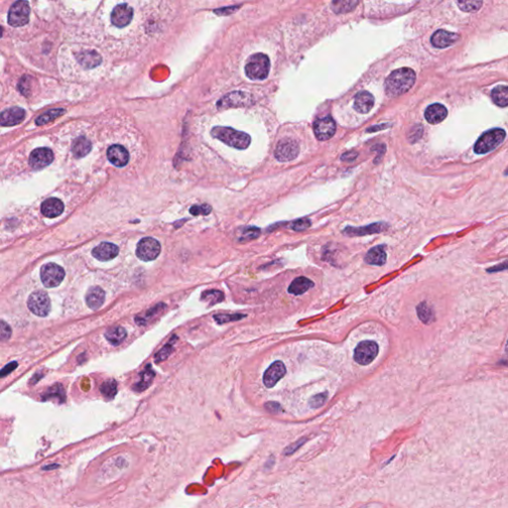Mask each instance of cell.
<instances>
[{"mask_svg": "<svg viewBox=\"0 0 508 508\" xmlns=\"http://www.w3.org/2000/svg\"><path fill=\"white\" fill-rule=\"evenodd\" d=\"M133 18V9L126 3L116 6L112 12V23L118 28H123L130 24Z\"/></svg>", "mask_w": 508, "mask_h": 508, "instance_id": "obj_12", "label": "cell"}, {"mask_svg": "<svg viewBox=\"0 0 508 508\" xmlns=\"http://www.w3.org/2000/svg\"><path fill=\"white\" fill-rule=\"evenodd\" d=\"M374 105V97L371 93L362 91L356 93L353 107L359 114H369Z\"/></svg>", "mask_w": 508, "mask_h": 508, "instance_id": "obj_20", "label": "cell"}, {"mask_svg": "<svg viewBox=\"0 0 508 508\" xmlns=\"http://www.w3.org/2000/svg\"><path fill=\"white\" fill-rule=\"evenodd\" d=\"M40 276L45 287L54 288L59 286L64 280L65 270L55 263H48L42 266Z\"/></svg>", "mask_w": 508, "mask_h": 508, "instance_id": "obj_9", "label": "cell"}, {"mask_svg": "<svg viewBox=\"0 0 508 508\" xmlns=\"http://www.w3.org/2000/svg\"><path fill=\"white\" fill-rule=\"evenodd\" d=\"M161 252V245L153 237L142 238L136 247V255L143 261H151L156 259Z\"/></svg>", "mask_w": 508, "mask_h": 508, "instance_id": "obj_10", "label": "cell"}, {"mask_svg": "<svg viewBox=\"0 0 508 508\" xmlns=\"http://www.w3.org/2000/svg\"><path fill=\"white\" fill-rule=\"evenodd\" d=\"M105 298V293L104 291L97 286L91 287L87 293L86 301L87 305L92 309V310H97L100 308L104 302Z\"/></svg>", "mask_w": 508, "mask_h": 508, "instance_id": "obj_25", "label": "cell"}, {"mask_svg": "<svg viewBox=\"0 0 508 508\" xmlns=\"http://www.w3.org/2000/svg\"><path fill=\"white\" fill-rule=\"evenodd\" d=\"M211 210V208L208 205H202V206H194L190 208V212L194 215H199V214H208Z\"/></svg>", "mask_w": 508, "mask_h": 508, "instance_id": "obj_44", "label": "cell"}, {"mask_svg": "<svg viewBox=\"0 0 508 508\" xmlns=\"http://www.w3.org/2000/svg\"><path fill=\"white\" fill-rule=\"evenodd\" d=\"M286 368L280 360L273 362L263 375V383L267 388H271L277 384L278 381L285 375Z\"/></svg>", "mask_w": 508, "mask_h": 508, "instance_id": "obj_14", "label": "cell"}, {"mask_svg": "<svg viewBox=\"0 0 508 508\" xmlns=\"http://www.w3.org/2000/svg\"><path fill=\"white\" fill-rule=\"evenodd\" d=\"M100 392L106 398H114L117 392V384L115 380H106L100 386Z\"/></svg>", "mask_w": 508, "mask_h": 508, "instance_id": "obj_36", "label": "cell"}, {"mask_svg": "<svg viewBox=\"0 0 508 508\" xmlns=\"http://www.w3.org/2000/svg\"><path fill=\"white\" fill-rule=\"evenodd\" d=\"M65 206L63 202L57 198H51L46 200L42 206H41V211L43 215H45L49 219L57 217L61 215L64 211Z\"/></svg>", "mask_w": 508, "mask_h": 508, "instance_id": "obj_22", "label": "cell"}, {"mask_svg": "<svg viewBox=\"0 0 508 508\" xmlns=\"http://www.w3.org/2000/svg\"><path fill=\"white\" fill-rule=\"evenodd\" d=\"M457 3L464 12H476L482 7L483 0H457Z\"/></svg>", "mask_w": 508, "mask_h": 508, "instance_id": "obj_35", "label": "cell"}, {"mask_svg": "<svg viewBox=\"0 0 508 508\" xmlns=\"http://www.w3.org/2000/svg\"><path fill=\"white\" fill-rule=\"evenodd\" d=\"M504 174H505V175H508V168L506 170H505V173H504Z\"/></svg>", "mask_w": 508, "mask_h": 508, "instance_id": "obj_51", "label": "cell"}, {"mask_svg": "<svg viewBox=\"0 0 508 508\" xmlns=\"http://www.w3.org/2000/svg\"><path fill=\"white\" fill-rule=\"evenodd\" d=\"M154 376H155V372L154 370H152L149 366L145 369L144 371H142L140 373V379H139L138 382L136 383L135 385V389L134 390H137V391H143L145 389H147L150 384L152 383L153 379H154Z\"/></svg>", "mask_w": 508, "mask_h": 508, "instance_id": "obj_31", "label": "cell"}, {"mask_svg": "<svg viewBox=\"0 0 508 508\" xmlns=\"http://www.w3.org/2000/svg\"><path fill=\"white\" fill-rule=\"evenodd\" d=\"M423 128L421 126H416L414 127L412 130H411V134L409 135V138L411 141L415 142L416 140L420 138L422 136V133H423Z\"/></svg>", "mask_w": 508, "mask_h": 508, "instance_id": "obj_47", "label": "cell"}, {"mask_svg": "<svg viewBox=\"0 0 508 508\" xmlns=\"http://www.w3.org/2000/svg\"><path fill=\"white\" fill-rule=\"evenodd\" d=\"M242 317H244V315H216L214 316V320L220 323H227V322H231V321H236V320H240L242 319Z\"/></svg>", "mask_w": 508, "mask_h": 508, "instance_id": "obj_42", "label": "cell"}, {"mask_svg": "<svg viewBox=\"0 0 508 508\" xmlns=\"http://www.w3.org/2000/svg\"><path fill=\"white\" fill-rule=\"evenodd\" d=\"M448 115L447 108L441 103H434L427 107L425 112V118L431 124L442 122Z\"/></svg>", "mask_w": 508, "mask_h": 508, "instance_id": "obj_23", "label": "cell"}, {"mask_svg": "<svg viewBox=\"0 0 508 508\" xmlns=\"http://www.w3.org/2000/svg\"><path fill=\"white\" fill-rule=\"evenodd\" d=\"M259 233H260V230L257 228H254V227L246 228L242 231V234H241V237L239 238V240L240 241L252 240L254 238L259 236Z\"/></svg>", "mask_w": 508, "mask_h": 508, "instance_id": "obj_37", "label": "cell"}, {"mask_svg": "<svg viewBox=\"0 0 508 508\" xmlns=\"http://www.w3.org/2000/svg\"><path fill=\"white\" fill-rule=\"evenodd\" d=\"M310 227H311V221L309 219H301L295 221L292 224L291 229L296 231H302L309 229Z\"/></svg>", "mask_w": 508, "mask_h": 508, "instance_id": "obj_41", "label": "cell"}, {"mask_svg": "<svg viewBox=\"0 0 508 508\" xmlns=\"http://www.w3.org/2000/svg\"><path fill=\"white\" fill-rule=\"evenodd\" d=\"M505 136V131L500 128H493L486 131L475 144V152L482 155L494 150L504 141Z\"/></svg>", "mask_w": 508, "mask_h": 508, "instance_id": "obj_4", "label": "cell"}, {"mask_svg": "<svg viewBox=\"0 0 508 508\" xmlns=\"http://www.w3.org/2000/svg\"><path fill=\"white\" fill-rule=\"evenodd\" d=\"M417 314L419 319L426 324H429L435 320L434 311L426 302H422L417 306Z\"/></svg>", "mask_w": 508, "mask_h": 508, "instance_id": "obj_33", "label": "cell"}, {"mask_svg": "<svg viewBox=\"0 0 508 508\" xmlns=\"http://www.w3.org/2000/svg\"><path fill=\"white\" fill-rule=\"evenodd\" d=\"M357 4L358 0H333L332 9L337 14H346L352 11Z\"/></svg>", "mask_w": 508, "mask_h": 508, "instance_id": "obj_30", "label": "cell"}, {"mask_svg": "<svg viewBox=\"0 0 508 508\" xmlns=\"http://www.w3.org/2000/svg\"><path fill=\"white\" fill-rule=\"evenodd\" d=\"M385 248V245H377L372 247L366 255V262L370 265L376 266H382L383 264H385L387 257Z\"/></svg>", "mask_w": 508, "mask_h": 508, "instance_id": "obj_24", "label": "cell"}, {"mask_svg": "<svg viewBox=\"0 0 508 508\" xmlns=\"http://www.w3.org/2000/svg\"><path fill=\"white\" fill-rule=\"evenodd\" d=\"M16 368H17V362H16V361H12V362H10V364L6 365V366L2 369V370H1V377H4V376H6L7 374L11 373V372H12L13 370H15Z\"/></svg>", "mask_w": 508, "mask_h": 508, "instance_id": "obj_46", "label": "cell"}, {"mask_svg": "<svg viewBox=\"0 0 508 508\" xmlns=\"http://www.w3.org/2000/svg\"><path fill=\"white\" fill-rule=\"evenodd\" d=\"M460 36L455 33H450L448 31L438 30L435 32L431 38L432 45L436 48H447L453 45L459 40Z\"/></svg>", "mask_w": 508, "mask_h": 508, "instance_id": "obj_21", "label": "cell"}, {"mask_svg": "<svg viewBox=\"0 0 508 508\" xmlns=\"http://www.w3.org/2000/svg\"><path fill=\"white\" fill-rule=\"evenodd\" d=\"M203 299L210 301L211 304H215V303H220L221 301L224 300V294L221 291H216V290L208 291V292H205L203 294Z\"/></svg>", "mask_w": 508, "mask_h": 508, "instance_id": "obj_38", "label": "cell"}, {"mask_svg": "<svg viewBox=\"0 0 508 508\" xmlns=\"http://www.w3.org/2000/svg\"><path fill=\"white\" fill-rule=\"evenodd\" d=\"M92 150V142L89 139L82 136L76 139L71 146V152L76 158H83L87 156Z\"/></svg>", "mask_w": 508, "mask_h": 508, "instance_id": "obj_27", "label": "cell"}, {"mask_svg": "<svg viewBox=\"0 0 508 508\" xmlns=\"http://www.w3.org/2000/svg\"><path fill=\"white\" fill-rule=\"evenodd\" d=\"M251 95L241 92H234L229 93L217 103L219 107H231V106H241L248 105L250 103Z\"/></svg>", "mask_w": 508, "mask_h": 508, "instance_id": "obj_15", "label": "cell"}, {"mask_svg": "<svg viewBox=\"0 0 508 508\" xmlns=\"http://www.w3.org/2000/svg\"><path fill=\"white\" fill-rule=\"evenodd\" d=\"M76 59L86 69H93L102 62L101 56L93 50H86L77 54Z\"/></svg>", "mask_w": 508, "mask_h": 508, "instance_id": "obj_18", "label": "cell"}, {"mask_svg": "<svg viewBox=\"0 0 508 508\" xmlns=\"http://www.w3.org/2000/svg\"><path fill=\"white\" fill-rule=\"evenodd\" d=\"M491 97L493 102L500 106L505 107L508 105V87L506 86H498L492 90Z\"/></svg>", "mask_w": 508, "mask_h": 508, "instance_id": "obj_32", "label": "cell"}, {"mask_svg": "<svg viewBox=\"0 0 508 508\" xmlns=\"http://www.w3.org/2000/svg\"><path fill=\"white\" fill-rule=\"evenodd\" d=\"M299 145L294 139H281L274 151V156L279 162H290L299 155Z\"/></svg>", "mask_w": 508, "mask_h": 508, "instance_id": "obj_6", "label": "cell"}, {"mask_svg": "<svg viewBox=\"0 0 508 508\" xmlns=\"http://www.w3.org/2000/svg\"><path fill=\"white\" fill-rule=\"evenodd\" d=\"M415 71L409 68L395 69L385 80V92L390 97L407 93L415 84Z\"/></svg>", "mask_w": 508, "mask_h": 508, "instance_id": "obj_1", "label": "cell"}, {"mask_svg": "<svg viewBox=\"0 0 508 508\" xmlns=\"http://www.w3.org/2000/svg\"><path fill=\"white\" fill-rule=\"evenodd\" d=\"M211 135L212 137L221 140L227 145L240 150L246 149L251 142V138L247 133L237 131L231 127L216 126L212 128Z\"/></svg>", "mask_w": 508, "mask_h": 508, "instance_id": "obj_2", "label": "cell"}, {"mask_svg": "<svg viewBox=\"0 0 508 508\" xmlns=\"http://www.w3.org/2000/svg\"><path fill=\"white\" fill-rule=\"evenodd\" d=\"M104 336L111 345L118 346L119 344H121L124 341V339L127 336V333H126L124 328H122L120 325H115V326L110 328L105 332Z\"/></svg>", "mask_w": 508, "mask_h": 508, "instance_id": "obj_28", "label": "cell"}, {"mask_svg": "<svg viewBox=\"0 0 508 508\" xmlns=\"http://www.w3.org/2000/svg\"><path fill=\"white\" fill-rule=\"evenodd\" d=\"M506 352H507L508 353V341H507V344H506Z\"/></svg>", "mask_w": 508, "mask_h": 508, "instance_id": "obj_52", "label": "cell"}, {"mask_svg": "<svg viewBox=\"0 0 508 508\" xmlns=\"http://www.w3.org/2000/svg\"><path fill=\"white\" fill-rule=\"evenodd\" d=\"M314 285H315L314 282L309 278L301 276L293 280V282L290 284L288 288V292L293 295H302L311 288H313Z\"/></svg>", "mask_w": 508, "mask_h": 508, "instance_id": "obj_26", "label": "cell"}, {"mask_svg": "<svg viewBox=\"0 0 508 508\" xmlns=\"http://www.w3.org/2000/svg\"><path fill=\"white\" fill-rule=\"evenodd\" d=\"M25 111L21 107H11L2 112L0 122L3 126H13L23 121Z\"/></svg>", "mask_w": 508, "mask_h": 508, "instance_id": "obj_19", "label": "cell"}, {"mask_svg": "<svg viewBox=\"0 0 508 508\" xmlns=\"http://www.w3.org/2000/svg\"><path fill=\"white\" fill-rule=\"evenodd\" d=\"M326 397H328V394L326 393H320V394H317L315 396H313L310 401H309V404L312 408H320L322 407L323 405V403L325 402L326 400Z\"/></svg>", "mask_w": 508, "mask_h": 508, "instance_id": "obj_39", "label": "cell"}, {"mask_svg": "<svg viewBox=\"0 0 508 508\" xmlns=\"http://www.w3.org/2000/svg\"><path fill=\"white\" fill-rule=\"evenodd\" d=\"M27 305L29 310L39 317H46L51 310V301L48 294L43 291H36L32 293L28 301Z\"/></svg>", "mask_w": 508, "mask_h": 508, "instance_id": "obj_8", "label": "cell"}, {"mask_svg": "<svg viewBox=\"0 0 508 508\" xmlns=\"http://www.w3.org/2000/svg\"><path fill=\"white\" fill-rule=\"evenodd\" d=\"M31 81H32V79H31L30 77L25 76V77H23V78L21 79V81H20V83H19V86H18V87H19V90H20V92L23 93V94H25V95H27V94H28V90H29V88H28V87H29V85H30Z\"/></svg>", "mask_w": 508, "mask_h": 508, "instance_id": "obj_45", "label": "cell"}, {"mask_svg": "<svg viewBox=\"0 0 508 508\" xmlns=\"http://www.w3.org/2000/svg\"><path fill=\"white\" fill-rule=\"evenodd\" d=\"M386 229V226L384 224H373L368 226L366 228H359V229H353V228H347L344 232L347 233V235L351 236H359V235H368L372 233H378L384 231Z\"/></svg>", "mask_w": 508, "mask_h": 508, "instance_id": "obj_29", "label": "cell"}, {"mask_svg": "<svg viewBox=\"0 0 508 508\" xmlns=\"http://www.w3.org/2000/svg\"><path fill=\"white\" fill-rule=\"evenodd\" d=\"M357 156H358L357 152H355V151H348V152H346V153L343 154V156H342L341 159H342V161L353 162L357 158Z\"/></svg>", "mask_w": 508, "mask_h": 508, "instance_id": "obj_48", "label": "cell"}, {"mask_svg": "<svg viewBox=\"0 0 508 508\" xmlns=\"http://www.w3.org/2000/svg\"><path fill=\"white\" fill-rule=\"evenodd\" d=\"M336 122L331 116L319 118L314 123L315 135L322 141L332 138L336 133Z\"/></svg>", "mask_w": 508, "mask_h": 508, "instance_id": "obj_11", "label": "cell"}, {"mask_svg": "<svg viewBox=\"0 0 508 508\" xmlns=\"http://www.w3.org/2000/svg\"><path fill=\"white\" fill-rule=\"evenodd\" d=\"M378 354V345L373 341H364L357 345L354 349L353 358L361 366L371 364Z\"/></svg>", "mask_w": 508, "mask_h": 508, "instance_id": "obj_7", "label": "cell"}, {"mask_svg": "<svg viewBox=\"0 0 508 508\" xmlns=\"http://www.w3.org/2000/svg\"><path fill=\"white\" fill-rule=\"evenodd\" d=\"M235 9H236L235 7H225V8H221L219 10H214V13H216L219 15H229L232 12H234Z\"/></svg>", "mask_w": 508, "mask_h": 508, "instance_id": "obj_50", "label": "cell"}, {"mask_svg": "<svg viewBox=\"0 0 508 508\" xmlns=\"http://www.w3.org/2000/svg\"><path fill=\"white\" fill-rule=\"evenodd\" d=\"M119 248L111 242H101L93 250V256L99 261H110L117 256Z\"/></svg>", "mask_w": 508, "mask_h": 508, "instance_id": "obj_16", "label": "cell"}, {"mask_svg": "<svg viewBox=\"0 0 508 508\" xmlns=\"http://www.w3.org/2000/svg\"><path fill=\"white\" fill-rule=\"evenodd\" d=\"M30 5L27 0H18L12 4L8 12V24L12 27H21L29 22Z\"/></svg>", "mask_w": 508, "mask_h": 508, "instance_id": "obj_5", "label": "cell"}, {"mask_svg": "<svg viewBox=\"0 0 508 508\" xmlns=\"http://www.w3.org/2000/svg\"><path fill=\"white\" fill-rule=\"evenodd\" d=\"M107 159L116 167H124L129 161V154L123 146L113 145L107 150Z\"/></svg>", "mask_w": 508, "mask_h": 508, "instance_id": "obj_17", "label": "cell"}, {"mask_svg": "<svg viewBox=\"0 0 508 508\" xmlns=\"http://www.w3.org/2000/svg\"><path fill=\"white\" fill-rule=\"evenodd\" d=\"M173 344H174V342H173V341H170V343H169L168 345H166L165 347H163L161 350H160V351L156 354V356H155V360H156V362H161V361H163L164 359H166V358L169 356V354H170V353H171V351H172V346H173Z\"/></svg>", "mask_w": 508, "mask_h": 508, "instance_id": "obj_40", "label": "cell"}, {"mask_svg": "<svg viewBox=\"0 0 508 508\" xmlns=\"http://www.w3.org/2000/svg\"><path fill=\"white\" fill-rule=\"evenodd\" d=\"M508 269V260L501 263V264H498L494 267H491L489 269H487V272H498V271H503V270H507Z\"/></svg>", "mask_w": 508, "mask_h": 508, "instance_id": "obj_49", "label": "cell"}, {"mask_svg": "<svg viewBox=\"0 0 508 508\" xmlns=\"http://www.w3.org/2000/svg\"><path fill=\"white\" fill-rule=\"evenodd\" d=\"M270 70L269 58L262 53L250 56L245 65V74L252 81H262L268 77Z\"/></svg>", "mask_w": 508, "mask_h": 508, "instance_id": "obj_3", "label": "cell"}, {"mask_svg": "<svg viewBox=\"0 0 508 508\" xmlns=\"http://www.w3.org/2000/svg\"><path fill=\"white\" fill-rule=\"evenodd\" d=\"M11 334H12V331H11L10 325L8 323H5L4 321H1V325H0V338H1V341L5 342V341L9 340L10 337H11Z\"/></svg>", "mask_w": 508, "mask_h": 508, "instance_id": "obj_43", "label": "cell"}, {"mask_svg": "<svg viewBox=\"0 0 508 508\" xmlns=\"http://www.w3.org/2000/svg\"><path fill=\"white\" fill-rule=\"evenodd\" d=\"M65 114H66V111L64 108L51 110V111L47 112L45 114H43L42 116H39L36 119V124L37 125H44V124L55 120L56 118H58V117H60V116H63Z\"/></svg>", "mask_w": 508, "mask_h": 508, "instance_id": "obj_34", "label": "cell"}, {"mask_svg": "<svg viewBox=\"0 0 508 508\" xmlns=\"http://www.w3.org/2000/svg\"><path fill=\"white\" fill-rule=\"evenodd\" d=\"M54 160V154L51 149L49 148H37L34 151H32L30 157H29V163L30 166L35 169V170H40L50 165Z\"/></svg>", "mask_w": 508, "mask_h": 508, "instance_id": "obj_13", "label": "cell"}]
</instances>
